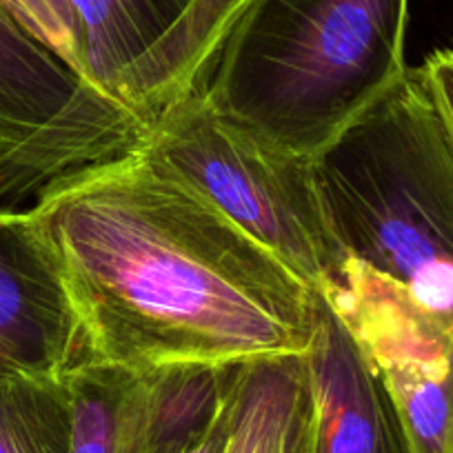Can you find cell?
<instances>
[{
    "instance_id": "cell-4",
    "label": "cell",
    "mask_w": 453,
    "mask_h": 453,
    "mask_svg": "<svg viewBox=\"0 0 453 453\" xmlns=\"http://www.w3.org/2000/svg\"><path fill=\"white\" fill-rule=\"evenodd\" d=\"M141 150L200 191L311 289L345 265L316 163L269 145L225 119L200 94L163 109Z\"/></svg>"
},
{
    "instance_id": "cell-8",
    "label": "cell",
    "mask_w": 453,
    "mask_h": 453,
    "mask_svg": "<svg viewBox=\"0 0 453 453\" xmlns=\"http://www.w3.org/2000/svg\"><path fill=\"white\" fill-rule=\"evenodd\" d=\"M307 365L316 453H411L385 382L318 291Z\"/></svg>"
},
{
    "instance_id": "cell-14",
    "label": "cell",
    "mask_w": 453,
    "mask_h": 453,
    "mask_svg": "<svg viewBox=\"0 0 453 453\" xmlns=\"http://www.w3.org/2000/svg\"><path fill=\"white\" fill-rule=\"evenodd\" d=\"M72 451V403L65 376L0 380V453Z\"/></svg>"
},
{
    "instance_id": "cell-15",
    "label": "cell",
    "mask_w": 453,
    "mask_h": 453,
    "mask_svg": "<svg viewBox=\"0 0 453 453\" xmlns=\"http://www.w3.org/2000/svg\"><path fill=\"white\" fill-rule=\"evenodd\" d=\"M0 5L81 73L78 34L69 0H0Z\"/></svg>"
},
{
    "instance_id": "cell-6",
    "label": "cell",
    "mask_w": 453,
    "mask_h": 453,
    "mask_svg": "<svg viewBox=\"0 0 453 453\" xmlns=\"http://www.w3.org/2000/svg\"><path fill=\"white\" fill-rule=\"evenodd\" d=\"M385 382L411 453H453V325L347 256L318 289Z\"/></svg>"
},
{
    "instance_id": "cell-12",
    "label": "cell",
    "mask_w": 453,
    "mask_h": 453,
    "mask_svg": "<svg viewBox=\"0 0 453 453\" xmlns=\"http://www.w3.org/2000/svg\"><path fill=\"white\" fill-rule=\"evenodd\" d=\"M191 3L194 0H69L78 34L81 76L103 94L116 96L119 78L182 19Z\"/></svg>"
},
{
    "instance_id": "cell-1",
    "label": "cell",
    "mask_w": 453,
    "mask_h": 453,
    "mask_svg": "<svg viewBox=\"0 0 453 453\" xmlns=\"http://www.w3.org/2000/svg\"><path fill=\"white\" fill-rule=\"evenodd\" d=\"M81 326V358L151 372L307 354L316 291L138 150L32 203Z\"/></svg>"
},
{
    "instance_id": "cell-3",
    "label": "cell",
    "mask_w": 453,
    "mask_h": 453,
    "mask_svg": "<svg viewBox=\"0 0 453 453\" xmlns=\"http://www.w3.org/2000/svg\"><path fill=\"white\" fill-rule=\"evenodd\" d=\"M313 163L345 254L453 325V132L422 67Z\"/></svg>"
},
{
    "instance_id": "cell-10",
    "label": "cell",
    "mask_w": 453,
    "mask_h": 453,
    "mask_svg": "<svg viewBox=\"0 0 453 453\" xmlns=\"http://www.w3.org/2000/svg\"><path fill=\"white\" fill-rule=\"evenodd\" d=\"M251 0H194L182 19L116 82V96L151 120L204 89L225 38Z\"/></svg>"
},
{
    "instance_id": "cell-9",
    "label": "cell",
    "mask_w": 453,
    "mask_h": 453,
    "mask_svg": "<svg viewBox=\"0 0 453 453\" xmlns=\"http://www.w3.org/2000/svg\"><path fill=\"white\" fill-rule=\"evenodd\" d=\"M220 453H316L307 354L238 363Z\"/></svg>"
},
{
    "instance_id": "cell-11",
    "label": "cell",
    "mask_w": 453,
    "mask_h": 453,
    "mask_svg": "<svg viewBox=\"0 0 453 453\" xmlns=\"http://www.w3.org/2000/svg\"><path fill=\"white\" fill-rule=\"evenodd\" d=\"M65 382L72 403L69 453H151L147 372L81 358Z\"/></svg>"
},
{
    "instance_id": "cell-7",
    "label": "cell",
    "mask_w": 453,
    "mask_h": 453,
    "mask_svg": "<svg viewBox=\"0 0 453 453\" xmlns=\"http://www.w3.org/2000/svg\"><path fill=\"white\" fill-rule=\"evenodd\" d=\"M81 326L32 209L0 207V380L58 378L81 360Z\"/></svg>"
},
{
    "instance_id": "cell-16",
    "label": "cell",
    "mask_w": 453,
    "mask_h": 453,
    "mask_svg": "<svg viewBox=\"0 0 453 453\" xmlns=\"http://www.w3.org/2000/svg\"><path fill=\"white\" fill-rule=\"evenodd\" d=\"M431 91H434L438 107L453 132V50L434 51L422 65Z\"/></svg>"
},
{
    "instance_id": "cell-5",
    "label": "cell",
    "mask_w": 453,
    "mask_h": 453,
    "mask_svg": "<svg viewBox=\"0 0 453 453\" xmlns=\"http://www.w3.org/2000/svg\"><path fill=\"white\" fill-rule=\"evenodd\" d=\"M141 113L91 87L0 5V154L23 150L42 172H67L145 142Z\"/></svg>"
},
{
    "instance_id": "cell-2",
    "label": "cell",
    "mask_w": 453,
    "mask_h": 453,
    "mask_svg": "<svg viewBox=\"0 0 453 453\" xmlns=\"http://www.w3.org/2000/svg\"><path fill=\"white\" fill-rule=\"evenodd\" d=\"M409 0H251L204 100L269 145L316 160L409 72Z\"/></svg>"
},
{
    "instance_id": "cell-13",
    "label": "cell",
    "mask_w": 453,
    "mask_h": 453,
    "mask_svg": "<svg viewBox=\"0 0 453 453\" xmlns=\"http://www.w3.org/2000/svg\"><path fill=\"white\" fill-rule=\"evenodd\" d=\"M236 365H173L147 372L151 453H176L209 429L225 407Z\"/></svg>"
},
{
    "instance_id": "cell-17",
    "label": "cell",
    "mask_w": 453,
    "mask_h": 453,
    "mask_svg": "<svg viewBox=\"0 0 453 453\" xmlns=\"http://www.w3.org/2000/svg\"><path fill=\"white\" fill-rule=\"evenodd\" d=\"M229 409H232V387H229V395H226V403L225 407H222L220 416L209 425V429H204L203 434L196 435L194 440H189V442H187L185 447L178 449L176 453H220L226 438V429H229Z\"/></svg>"
}]
</instances>
